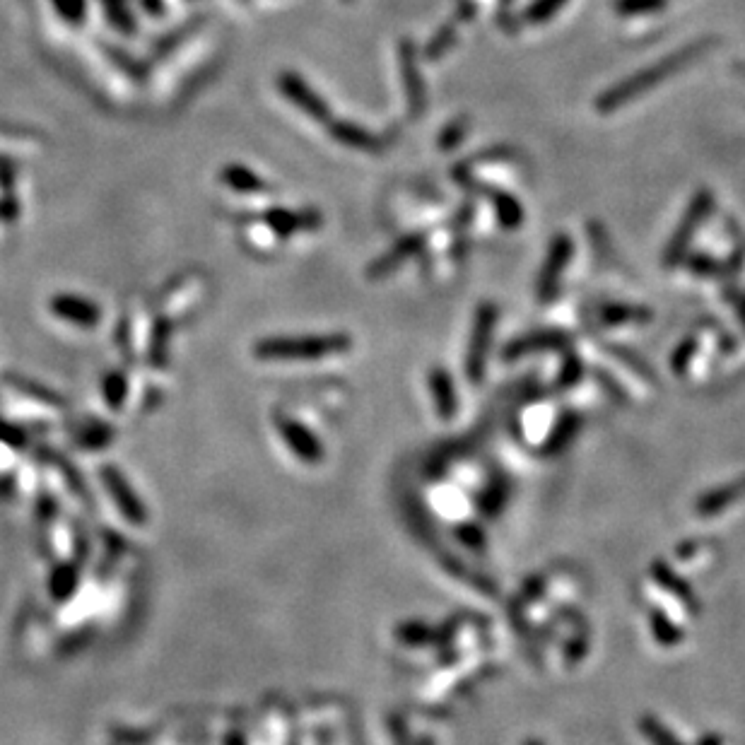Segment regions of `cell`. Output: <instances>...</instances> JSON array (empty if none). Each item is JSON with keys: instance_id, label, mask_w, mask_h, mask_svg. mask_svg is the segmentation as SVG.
<instances>
[{"instance_id": "cell-1", "label": "cell", "mask_w": 745, "mask_h": 745, "mask_svg": "<svg viewBox=\"0 0 745 745\" xmlns=\"http://www.w3.org/2000/svg\"><path fill=\"white\" fill-rule=\"evenodd\" d=\"M712 46H714L712 39L695 41V44L683 46V49L676 51V54H671V56L661 58V61H656L654 66L642 68L639 73L630 75V78L620 80L618 85L608 87V90L596 99V109L601 111V114H613L615 109L625 107V104H630L632 99H639L642 95H647L651 87L661 85V82L673 78L678 70H683L685 66H690L692 61H697V58L705 56L707 51L712 49Z\"/></svg>"}, {"instance_id": "cell-2", "label": "cell", "mask_w": 745, "mask_h": 745, "mask_svg": "<svg viewBox=\"0 0 745 745\" xmlns=\"http://www.w3.org/2000/svg\"><path fill=\"white\" fill-rule=\"evenodd\" d=\"M714 208V196L707 189L697 191L695 196L690 198L688 208H685V215L680 217L678 230L673 232V237L668 239L666 251H664V266L666 268H676L685 256H688V249L695 239L697 230H700L702 222L707 220V215L712 213Z\"/></svg>"}, {"instance_id": "cell-3", "label": "cell", "mask_w": 745, "mask_h": 745, "mask_svg": "<svg viewBox=\"0 0 745 745\" xmlns=\"http://www.w3.org/2000/svg\"><path fill=\"white\" fill-rule=\"evenodd\" d=\"M497 307L492 302H485L475 314V326L471 336V348H468V377L480 381L485 374V360H488L492 331H495Z\"/></svg>"}, {"instance_id": "cell-4", "label": "cell", "mask_w": 745, "mask_h": 745, "mask_svg": "<svg viewBox=\"0 0 745 745\" xmlns=\"http://www.w3.org/2000/svg\"><path fill=\"white\" fill-rule=\"evenodd\" d=\"M572 251H574V244L567 234H557L553 242H550L548 256H545V263L541 268V275H538V285H536L538 297H541L543 302H548V299L555 297L562 275H565L567 271L569 258H572Z\"/></svg>"}, {"instance_id": "cell-5", "label": "cell", "mask_w": 745, "mask_h": 745, "mask_svg": "<svg viewBox=\"0 0 745 745\" xmlns=\"http://www.w3.org/2000/svg\"><path fill=\"white\" fill-rule=\"evenodd\" d=\"M741 497H745V475L741 480H733V483L719 485V488L705 492L695 504V512L702 516V519H709V516H717L729 509L731 504H736Z\"/></svg>"}, {"instance_id": "cell-6", "label": "cell", "mask_w": 745, "mask_h": 745, "mask_svg": "<svg viewBox=\"0 0 745 745\" xmlns=\"http://www.w3.org/2000/svg\"><path fill=\"white\" fill-rule=\"evenodd\" d=\"M565 345H567L565 333L538 331V333H529V336H524V338L512 340V343L504 348L502 355L507 357V360H516V357H521V355L543 353V350H557V348H565Z\"/></svg>"}, {"instance_id": "cell-7", "label": "cell", "mask_w": 745, "mask_h": 745, "mask_svg": "<svg viewBox=\"0 0 745 745\" xmlns=\"http://www.w3.org/2000/svg\"><path fill=\"white\" fill-rule=\"evenodd\" d=\"M280 87H283V92L292 99V102L299 104L302 109H307V114L316 116V119H326L328 116V109L324 107V102H321V99L316 97L302 80L295 78V75H283Z\"/></svg>"}, {"instance_id": "cell-8", "label": "cell", "mask_w": 745, "mask_h": 745, "mask_svg": "<svg viewBox=\"0 0 745 745\" xmlns=\"http://www.w3.org/2000/svg\"><path fill=\"white\" fill-rule=\"evenodd\" d=\"M485 193L495 205V215L502 222L504 230H519L521 222H524V205L516 201L512 193L502 189H485Z\"/></svg>"}, {"instance_id": "cell-9", "label": "cell", "mask_w": 745, "mask_h": 745, "mask_svg": "<svg viewBox=\"0 0 745 745\" xmlns=\"http://www.w3.org/2000/svg\"><path fill=\"white\" fill-rule=\"evenodd\" d=\"M598 316L606 326H625V324H644L651 319L649 309L639 307V304L627 302H610L606 307L598 309Z\"/></svg>"}, {"instance_id": "cell-10", "label": "cell", "mask_w": 745, "mask_h": 745, "mask_svg": "<svg viewBox=\"0 0 745 745\" xmlns=\"http://www.w3.org/2000/svg\"><path fill=\"white\" fill-rule=\"evenodd\" d=\"M651 577H654L656 582H659L661 586H664L666 591H671V594H676V596L680 598V601L685 603V606H692V608L697 606L695 594H692V591H690V586L685 584L683 579H678L676 574H673L671 569H668V567L664 565V562H654V567H651Z\"/></svg>"}, {"instance_id": "cell-11", "label": "cell", "mask_w": 745, "mask_h": 745, "mask_svg": "<svg viewBox=\"0 0 745 745\" xmlns=\"http://www.w3.org/2000/svg\"><path fill=\"white\" fill-rule=\"evenodd\" d=\"M432 393H434V401H437L439 415L449 418L456 408V398H454V386H451L449 374L444 372V369H434L432 372Z\"/></svg>"}, {"instance_id": "cell-12", "label": "cell", "mask_w": 745, "mask_h": 745, "mask_svg": "<svg viewBox=\"0 0 745 745\" xmlns=\"http://www.w3.org/2000/svg\"><path fill=\"white\" fill-rule=\"evenodd\" d=\"M649 623H651V635H654V639L661 644V647H673V644L683 642V630H680L671 618H666L661 610H654V613H651Z\"/></svg>"}, {"instance_id": "cell-13", "label": "cell", "mask_w": 745, "mask_h": 745, "mask_svg": "<svg viewBox=\"0 0 745 745\" xmlns=\"http://www.w3.org/2000/svg\"><path fill=\"white\" fill-rule=\"evenodd\" d=\"M567 3L569 0H533L529 8H526L524 22H529V25H545V22L553 20Z\"/></svg>"}, {"instance_id": "cell-14", "label": "cell", "mask_w": 745, "mask_h": 745, "mask_svg": "<svg viewBox=\"0 0 745 745\" xmlns=\"http://www.w3.org/2000/svg\"><path fill=\"white\" fill-rule=\"evenodd\" d=\"M403 70H406V82H408V95H410V107H413L415 114L425 107V87H422V80L418 78L413 66V54H410V46H406V58H403Z\"/></svg>"}, {"instance_id": "cell-15", "label": "cell", "mask_w": 745, "mask_h": 745, "mask_svg": "<svg viewBox=\"0 0 745 745\" xmlns=\"http://www.w3.org/2000/svg\"><path fill=\"white\" fill-rule=\"evenodd\" d=\"M579 425H582V418H579V415H565V418L557 422L555 430L550 432L548 451H560L562 447H567L569 439H572L574 432L579 430Z\"/></svg>"}, {"instance_id": "cell-16", "label": "cell", "mask_w": 745, "mask_h": 745, "mask_svg": "<svg viewBox=\"0 0 745 745\" xmlns=\"http://www.w3.org/2000/svg\"><path fill=\"white\" fill-rule=\"evenodd\" d=\"M668 5V0H615V10L623 17H639L659 13Z\"/></svg>"}, {"instance_id": "cell-17", "label": "cell", "mask_w": 745, "mask_h": 745, "mask_svg": "<svg viewBox=\"0 0 745 745\" xmlns=\"http://www.w3.org/2000/svg\"><path fill=\"white\" fill-rule=\"evenodd\" d=\"M54 307H56L58 312H61L63 316H70V319H73V316H75V319H80V321H92V319H97V312H95V309L90 307V304H87V302H80V299H73V297H61V299H56Z\"/></svg>"}, {"instance_id": "cell-18", "label": "cell", "mask_w": 745, "mask_h": 745, "mask_svg": "<svg viewBox=\"0 0 745 745\" xmlns=\"http://www.w3.org/2000/svg\"><path fill=\"white\" fill-rule=\"evenodd\" d=\"M642 731L647 733V738L654 745H683L676 736H673L671 731L666 729L664 724H661L659 719H654V717H644L642 719Z\"/></svg>"}, {"instance_id": "cell-19", "label": "cell", "mask_w": 745, "mask_h": 745, "mask_svg": "<svg viewBox=\"0 0 745 745\" xmlns=\"http://www.w3.org/2000/svg\"><path fill=\"white\" fill-rule=\"evenodd\" d=\"M420 244H422V239H420V237H408V239H403L401 244H396V249H393L389 256L381 258V263H386V266H381V271H391V268H396L398 263L406 261L408 256H413L415 251L420 249Z\"/></svg>"}, {"instance_id": "cell-20", "label": "cell", "mask_w": 745, "mask_h": 745, "mask_svg": "<svg viewBox=\"0 0 745 745\" xmlns=\"http://www.w3.org/2000/svg\"><path fill=\"white\" fill-rule=\"evenodd\" d=\"M697 353V338H685L683 343L678 345L676 350H673L671 355V369L676 374H683L685 369H688V365L692 362V357H695Z\"/></svg>"}, {"instance_id": "cell-21", "label": "cell", "mask_w": 745, "mask_h": 745, "mask_svg": "<svg viewBox=\"0 0 745 745\" xmlns=\"http://www.w3.org/2000/svg\"><path fill=\"white\" fill-rule=\"evenodd\" d=\"M582 372H584L582 360H579V357H569V360L565 362V367H562L560 377H557V386H560V389H569V386H574L579 379H582Z\"/></svg>"}, {"instance_id": "cell-22", "label": "cell", "mask_w": 745, "mask_h": 745, "mask_svg": "<svg viewBox=\"0 0 745 745\" xmlns=\"http://www.w3.org/2000/svg\"><path fill=\"white\" fill-rule=\"evenodd\" d=\"M690 271L697 275H719L721 271H726L719 261L709 258L705 254H695L690 258Z\"/></svg>"}, {"instance_id": "cell-23", "label": "cell", "mask_w": 745, "mask_h": 745, "mask_svg": "<svg viewBox=\"0 0 745 745\" xmlns=\"http://www.w3.org/2000/svg\"><path fill=\"white\" fill-rule=\"evenodd\" d=\"M345 133H340V138L345 140V143L355 145V148H377V140H374L372 136H367L365 131H360V128H353V126H345L343 128Z\"/></svg>"}, {"instance_id": "cell-24", "label": "cell", "mask_w": 745, "mask_h": 745, "mask_svg": "<svg viewBox=\"0 0 745 745\" xmlns=\"http://www.w3.org/2000/svg\"><path fill=\"white\" fill-rule=\"evenodd\" d=\"M466 126H468V119H459L456 123H451V126L447 128V133L442 136V148H454L456 143H461L463 136H466Z\"/></svg>"}, {"instance_id": "cell-25", "label": "cell", "mask_w": 745, "mask_h": 745, "mask_svg": "<svg viewBox=\"0 0 745 745\" xmlns=\"http://www.w3.org/2000/svg\"><path fill=\"white\" fill-rule=\"evenodd\" d=\"M454 37H456V34H454V29H451V27H444V32H439V37H437V39H434V41H432V44H430V58H437V56H442V54H444V51H447V49H449V46H451V44H454Z\"/></svg>"}, {"instance_id": "cell-26", "label": "cell", "mask_w": 745, "mask_h": 745, "mask_svg": "<svg viewBox=\"0 0 745 745\" xmlns=\"http://www.w3.org/2000/svg\"><path fill=\"white\" fill-rule=\"evenodd\" d=\"M227 181H232V184H237V186H246V184H249L251 191H258V186H261V184H258V179L254 177V174L242 172V169H237V167H234L232 172H227Z\"/></svg>"}, {"instance_id": "cell-27", "label": "cell", "mask_w": 745, "mask_h": 745, "mask_svg": "<svg viewBox=\"0 0 745 745\" xmlns=\"http://www.w3.org/2000/svg\"><path fill=\"white\" fill-rule=\"evenodd\" d=\"M736 309H738V316H741V321H743V328H745V299H741V302H738V304H736Z\"/></svg>"}, {"instance_id": "cell-28", "label": "cell", "mask_w": 745, "mask_h": 745, "mask_svg": "<svg viewBox=\"0 0 745 745\" xmlns=\"http://www.w3.org/2000/svg\"><path fill=\"white\" fill-rule=\"evenodd\" d=\"M526 745H543V743L541 741H529Z\"/></svg>"}, {"instance_id": "cell-29", "label": "cell", "mask_w": 745, "mask_h": 745, "mask_svg": "<svg viewBox=\"0 0 745 745\" xmlns=\"http://www.w3.org/2000/svg\"><path fill=\"white\" fill-rule=\"evenodd\" d=\"M500 3H502V5H509V3H512V0H500Z\"/></svg>"}]
</instances>
